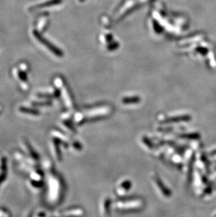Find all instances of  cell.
<instances>
[{
    "mask_svg": "<svg viewBox=\"0 0 216 217\" xmlns=\"http://www.w3.org/2000/svg\"><path fill=\"white\" fill-rule=\"evenodd\" d=\"M20 110L22 112H27V113H31V114H34V115H36V114H39V112L37 110H32V109H30V108H20Z\"/></svg>",
    "mask_w": 216,
    "mask_h": 217,
    "instance_id": "277c9868",
    "label": "cell"
},
{
    "mask_svg": "<svg viewBox=\"0 0 216 217\" xmlns=\"http://www.w3.org/2000/svg\"><path fill=\"white\" fill-rule=\"evenodd\" d=\"M18 75L20 80L23 81V82H26L28 81V75L25 71L19 70L18 72Z\"/></svg>",
    "mask_w": 216,
    "mask_h": 217,
    "instance_id": "3957f363",
    "label": "cell"
},
{
    "mask_svg": "<svg viewBox=\"0 0 216 217\" xmlns=\"http://www.w3.org/2000/svg\"><path fill=\"white\" fill-rule=\"evenodd\" d=\"M32 33H33L34 37H35L39 42H41L43 45L45 46L46 47H47L49 51H51L52 53H53L55 56H58V57H63V52L59 48H58L57 46H55L54 44H52L51 42H49V40H46V39L42 35L38 30H34Z\"/></svg>",
    "mask_w": 216,
    "mask_h": 217,
    "instance_id": "6da1fadb",
    "label": "cell"
},
{
    "mask_svg": "<svg viewBox=\"0 0 216 217\" xmlns=\"http://www.w3.org/2000/svg\"><path fill=\"white\" fill-rule=\"evenodd\" d=\"M63 0H49V1H45V2L39 4L34 6V7H31L30 9L31 11L35 10L36 9H40V8H44V7H53V6H56L62 3Z\"/></svg>",
    "mask_w": 216,
    "mask_h": 217,
    "instance_id": "7a4b0ae2",
    "label": "cell"
},
{
    "mask_svg": "<svg viewBox=\"0 0 216 217\" xmlns=\"http://www.w3.org/2000/svg\"><path fill=\"white\" fill-rule=\"evenodd\" d=\"M80 1H84V0H80Z\"/></svg>",
    "mask_w": 216,
    "mask_h": 217,
    "instance_id": "5b68a950",
    "label": "cell"
}]
</instances>
